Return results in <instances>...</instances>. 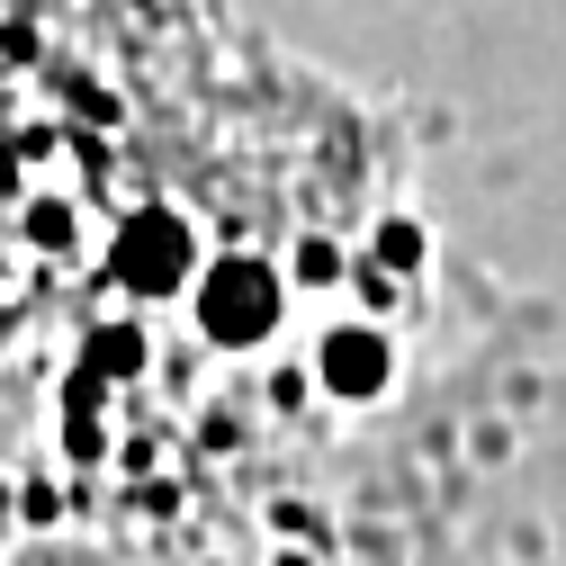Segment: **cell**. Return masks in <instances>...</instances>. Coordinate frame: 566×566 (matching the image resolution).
Masks as SVG:
<instances>
[{"label":"cell","instance_id":"obj_9","mask_svg":"<svg viewBox=\"0 0 566 566\" xmlns=\"http://www.w3.org/2000/svg\"><path fill=\"white\" fill-rule=\"evenodd\" d=\"M63 450H73V459H99V413H63Z\"/></svg>","mask_w":566,"mask_h":566},{"label":"cell","instance_id":"obj_5","mask_svg":"<svg viewBox=\"0 0 566 566\" xmlns=\"http://www.w3.org/2000/svg\"><path fill=\"white\" fill-rule=\"evenodd\" d=\"M19 234H28V243H36L45 261H63V252H73V234H82V217H73V207H63V198H28Z\"/></svg>","mask_w":566,"mask_h":566},{"label":"cell","instance_id":"obj_2","mask_svg":"<svg viewBox=\"0 0 566 566\" xmlns=\"http://www.w3.org/2000/svg\"><path fill=\"white\" fill-rule=\"evenodd\" d=\"M198 226L180 217V207H135V217L108 234V279L126 297H145V306H163V297H180V289H198Z\"/></svg>","mask_w":566,"mask_h":566},{"label":"cell","instance_id":"obj_6","mask_svg":"<svg viewBox=\"0 0 566 566\" xmlns=\"http://www.w3.org/2000/svg\"><path fill=\"white\" fill-rule=\"evenodd\" d=\"M369 261H378L387 279H413V270H422V226H413V217H387L378 243H369Z\"/></svg>","mask_w":566,"mask_h":566},{"label":"cell","instance_id":"obj_8","mask_svg":"<svg viewBox=\"0 0 566 566\" xmlns=\"http://www.w3.org/2000/svg\"><path fill=\"white\" fill-rule=\"evenodd\" d=\"M19 513H28V522H54V513H63V485L28 476V485H19Z\"/></svg>","mask_w":566,"mask_h":566},{"label":"cell","instance_id":"obj_3","mask_svg":"<svg viewBox=\"0 0 566 566\" xmlns=\"http://www.w3.org/2000/svg\"><path fill=\"white\" fill-rule=\"evenodd\" d=\"M315 387H324L333 405H378V396L396 387V342H387L378 324H333V333L315 342Z\"/></svg>","mask_w":566,"mask_h":566},{"label":"cell","instance_id":"obj_4","mask_svg":"<svg viewBox=\"0 0 566 566\" xmlns=\"http://www.w3.org/2000/svg\"><path fill=\"white\" fill-rule=\"evenodd\" d=\"M82 360H91L99 378H145L154 342H145V324H91V350H82Z\"/></svg>","mask_w":566,"mask_h":566},{"label":"cell","instance_id":"obj_1","mask_svg":"<svg viewBox=\"0 0 566 566\" xmlns=\"http://www.w3.org/2000/svg\"><path fill=\"white\" fill-rule=\"evenodd\" d=\"M189 306H198V333L217 350H261L279 333V315H289V279H279L261 252H217L198 270Z\"/></svg>","mask_w":566,"mask_h":566},{"label":"cell","instance_id":"obj_10","mask_svg":"<svg viewBox=\"0 0 566 566\" xmlns=\"http://www.w3.org/2000/svg\"><path fill=\"white\" fill-rule=\"evenodd\" d=\"M279 566H315V557H279Z\"/></svg>","mask_w":566,"mask_h":566},{"label":"cell","instance_id":"obj_7","mask_svg":"<svg viewBox=\"0 0 566 566\" xmlns=\"http://www.w3.org/2000/svg\"><path fill=\"white\" fill-rule=\"evenodd\" d=\"M342 270H350V261H342V243H333V234H306V243H297V279H306V289H333Z\"/></svg>","mask_w":566,"mask_h":566}]
</instances>
